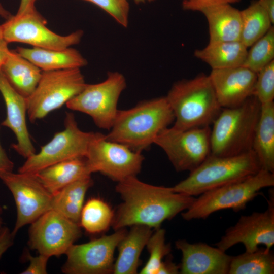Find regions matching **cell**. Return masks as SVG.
<instances>
[{"instance_id": "42", "label": "cell", "mask_w": 274, "mask_h": 274, "mask_svg": "<svg viewBox=\"0 0 274 274\" xmlns=\"http://www.w3.org/2000/svg\"><path fill=\"white\" fill-rule=\"evenodd\" d=\"M37 1L21 0L19 8L16 13H22L36 9L35 3Z\"/></svg>"}, {"instance_id": "43", "label": "cell", "mask_w": 274, "mask_h": 274, "mask_svg": "<svg viewBox=\"0 0 274 274\" xmlns=\"http://www.w3.org/2000/svg\"><path fill=\"white\" fill-rule=\"evenodd\" d=\"M12 16L13 15L6 9L0 2V17L6 20Z\"/></svg>"}, {"instance_id": "2", "label": "cell", "mask_w": 274, "mask_h": 274, "mask_svg": "<svg viewBox=\"0 0 274 274\" xmlns=\"http://www.w3.org/2000/svg\"><path fill=\"white\" fill-rule=\"evenodd\" d=\"M174 120L165 96L142 101L129 109L118 110L106 138L142 153Z\"/></svg>"}, {"instance_id": "45", "label": "cell", "mask_w": 274, "mask_h": 274, "mask_svg": "<svg viewBox=\"0 0 274 274\" xmlns=\"http://www.w3.org/2000/svg\"><path fill=\"white\" fill-rule=\"evenodd\" d=\"M154 1L155 0H134V2L136 4H142V3H145L147 2H152Z\"/></svg>"}, {"instance_id": "40", "label": "cell", "mask_w": 274, "mask_h": 274, "mask_svg": "<svg viewBox=\"0 0 274 274\" xmlns=\"http://www.w3.org/2000/svg\"><path fill=\"white\" fill-rule=\"evenodd\" d=\"M8 48V43L4 39L0 25V67L5 61L10 52Z\"/></svg>"}, {"instance_id": "39", "label": "cell", "mask_w": 274, "mask_h": 274, "mask_svg": "<svg viewBox=\"0 0 274 274\" xmlns=\"http://www.w3.org/2000/svg\"><path fill=\"white\" fill-rule=\"evenodd\" d=\"M180 273V265L174 263L168 257L161 262L157 274H177Z\"/></svg>"}, {"instance_id": "8", "label": "cell", "mask_w": 274, "mask_h": 274, "mask_svg": "<svg viewBox=\"0 0 274 274\" xmlns=\"http://www.w3.org/2000/svg\"><path fill=\"white\" fill-rule=\"evenodd\" d=\"M64 125V129L55 133L48 143L41 147L39 153L26 158L18 172L35 174L54 164L86 157L91 143L102 134L81 130L72 113H66Z\"/></svg>"}, {"instance_id": "3", "label": "cell", "mask_w": 274, "mask_h": 274, "mask_svg": "<svg viewBox=\"0 0 274 274\" xmlns=\"http://www.w3.org/2000/svg\"><path fill=\"white\" fill-rule=\"evenodd\" d=\"M165 97L175 117L173 126L181 130L210 126L222 109L204 73L175 82Z\"/></svg>"}, {"instance_id": "29", "label": "cell", "mask_w": 274, "mask_h": 274, "mask_svg": "<svg viewBox=\"0 0 274 274\" xmlns=\"http://www.w3.org/2000/svg\"><path fill=\"white\" fill-rule=\"evenodd\" d=\"M114 215L108 203L100 198L93 197L84 204L79 224L89 233H100L111 226Z\"/></svg>"}, {"instance_id": "38", "label": "cell", "mask_w": 274, "mask_h": 274, "mask_svg": "<svg viewBox=\"0 0 274 274\" xmlns=\"http://www.w3.org/2000/svg\"><path fill=\"white\" fill-rule=\"evenodd\" d=\"M1 126L0 124V132ZM14 166V163L8 156L0 141V175L5 173L13 172Z\"/></svg>"}, {"instance_id": "32", "label": "cell", "mask_w": 274, "mask_h": 274, "mask_svg": "<svg viewBox=\"0 0 274 274\" xmlns=\"http://www.w3.org/2000/svg\"><path fill=\"white\" fill-rule=\"evenodd\" d=\"M165 233L164 229L159 227L152 233L146 246L149 257L140 273L157 274L164 258L169 254L171 247L165 243Z\"/></svg>"}, {"instance_id": "12", "label": "cell", "mask_w": 274, "mask_h": 274, "mask_svg": "<svg viewBox=\"0 0 274 274\" xmlns=\"http://www.w3.org/2000/svg\"><path fill=\"white\" fill-rule=\"evenodd\" d=\"M0 179L11 192L16 204L17 218L12 231L15 236L21 228L51 210L52 195L35 174L7 172L0 175Z\"/></svg>"}, {"instance_id": "17", "label": "cell", "mask_w": 274, "mask_h": 274, "mask_svg": "<svg viewBox=\"0 0 274 274\" xmlns=\"http://www.w3.org/2000/svg\"><path fill=\"white\" fill-rule=\"evenodd\" d=\"M209 76L222 108L239 106L254 95L257 73L246 67L212 70Z\"/></svg>"}, {"instance_id": "27", "label": "cell", "mask_w": 274, "mask_h": 274, "mask_svg": "<svg viewBox=\"0 0 274 274\" xmlns=\"http://www.w3.org/2000/svg\"><path fill=\"white\" fill-rule=\"evenodd\" d=\"M93 183L90 176L64 187L52 194L51 209L79 224L86 194Z\"/></svg>"}, {"instance_id": "46", "label": "cell", "mask_w": 274, "mask_h": 274, "mask_svg": "<svg viewBox=\"0 0 274 274\" xmlns=\"http://www.w3.org/2000/svg\"><path fill=\"white\" fill-rule=\"evenodd\" d=\"M122 1H127V0H122Z\"/></svg>"}, {"instance_id": "21", "label": "cell", "mask_w": 274, "mask_h": 274, "mask_svg": "<svg viewBox=\"0 0 274 274\" xmlns=\"http://www.w3.org/2000/svg\"><path fill=\"white\" fill-rule=\"evenodd\" d=\"M15 51L42 71L81 68L88 64L83 56L71 47L54 50L18 47Z\"/></svg>"}, {"instance_id": "34", "label": "cell", "mask_w": 274, "mask_h": 274, "mask_svg": "<svg viewBox=\"0 0 274 274\" xmlns=\"http://www.w3.org/2000/svg\"><path fill=\"white\" fill-rule=\"evenodd\" d=\"M91 3L109 14L119 24L124 27L128 25L129 6L122 0H82Z\"/></svg>"}, {"instance_id": "5", "label": "cell", "mask_w": 274, "mask_h": 274, "mask_svg": "<svg viewBox=\"0 0 274 274\" xmlns=\"http://www.w3.org/2000/svg\"><path fill=\"white\" fill-rule=\"evenodd\" d=\"M261 169L252 150L236 155H210L189 176L173 187L178 193L194 196L244 180Z\"/></svg>"}, {"instance_id": "7", "label": "cell", "mask_w": 274, "mask_h": 274, "mask_svg": "<svg viewBox=\"0 0 274 274\" xmlns=\"http://www.w3.org/2000/svg\"><path fill=\"white\" fill-rule=\"evenodd\" d=\"M86 84L80 68L42 71L35 91L26 98L29 121L34 123L59 109Z\"/></svg>"}, {"instance_id": "44", "label": "cell", "mask_w": 274, "mask_h": 274, "mask_svg": "<svg viewBox=\"0 0 274 274\" xmlns=\"http://www.w3.org/2000/svg\"><path fill=\"white\" fill-rule=\"evenodd\" d=\"M3 209L2 207L1 204H0V230L2 228V227L4 226L3 225Z\"/></svg>"}, {"instance_id": "26", "label": "cell", "mask_w": 274, "mask_h": 274, "mask_svg": "<svg viewBox=\"0 0 274 274\" xmlns=\"http://www.w3.org/2000/svg\"><path fill=\"white\" fill-rule=\"evenodd\" d=\"M248 48L241 41L216 42L195 50L194 55L212 70L224 69L242 66Z\"/></svg>"}, {"instance_id": "15", "label": "cell", "mask_w": 274, "mask_h": 274, "mask_svg": "<svg viewBox=\"0 0 274 274\" xmlns=\"http://www.w3.org/2000/svg\"><path fill=\"white\" fill-rule=\"evenodd\" d=\"M79 224L51 209L30 224L28 244L49 257L65 254L82 234Z\"/></svg>"}, {"instance_id": "18", "label": "cell", "mask_w": 274, "mask_h": 274, "mask_svg": "<svg viewBox=\"0 0 274 274\" xmlns=\"http://www.w3.org/2000/svg\"><path fill=\"white\" fill-rule=\"evenodd\" d=\"M182 253L181 274H228L232 256L206 243H190L185 239L175 243Z\"/></svg>"}, {"instance_id": "25", "label": "cell", "mask_w": 274, "mask_h": 274, "mask_svg": "<svg viewBox=\"0 0 274 274\" xmlns=\"http://www.w3.org/2000/svg\"><path fill=\"white\" fill-rule=\"evenodd\" d=\"M252 150L261 169L274 173V102L261 104Z\"/></svg>"}, {"instance_id": "28", "label": "cell", "mask_w": 274, "mask_h": 274, "mask_svg": "<svg viewBox=\"0 0 274 274\" xmlns=\"http://www.w3.org/2000/svg\"><path fill=\"white\" fill-rule=\"evenodd\" d=\"M240 13L242 21L240 41L249 48L263 37L273 23L257 0L252 1L246 8L240 10Z\"/></svg>"}, {"instance_id": "36", "label": "cell", "mask_w": 274, "mask_h": 274, "mask_svg": "<svg viewBox=\"0 0 274 274\" xmlns=\"http://www.w3.org/2000/svg\"><path fill=\"white\" fill-rule=\"evenodd\" d=\"M29 262L28 266L21 273L22 274H46L49 257L40 254L33 256L29 253L26 254Z\"/></svg>"}, {"instance_id": "35", "label": "cell", "mask_w": 274, "mask_h": 274, "mask_svg": "<svg viewBox=\"0 0 274 274\" xmlns=\"http://www.w3.org/2000/svg\"><path fill=\"white\" fill-rule=\"evenodd\" d=\"M241 0H182V9L185 11L201 12L203 10L221 5L232 4Z\"/></svg>"}, {"instance_id": "24", "label": "cell", "mask_w": 274, "mask_h": 274, "mask_svg": "<svg viewBox=\"0 0 274 274\" xmlns=\"http://www.w3.org/2000/svg\"><path fill=\"white\" fill-rule=\"evenodd\" d=\"M91 174L86 157H81L54 164L35 175L52 195L73 182L91 176Z\"/></svg>"}, {"instance_id": "4", "label": "cell", "mask_w": 274, "mask_h": 274, "mask_svg": "<svg viewBox=\"0 0 274 274\" xmlns=\"http://www.w3.org/2000/svg\"><path fill=\"white\" fill-rule=\"evenodd\" d=\"M260 111L255 95L239 106L222 108L211 128V154L229 156L252 150Z\"/></svg>"}, {"instance_id": "9", "label": "cell", "mask_w": 274, "mask_h": 274, "mask_svg": "<svg viewBox=\"0 0 274 274\" xmlns=\"http://www.w3.org/2000/svg\"><path fill=\"white\" fill-rule=\"evenodd\" d=\"M126 87V81L123 74L117 71L109 72L104 81L86 84L65 105L69 109L89 115L99 128L110 130L118 111L119 97Z\"/></svg>"}, {"instance_id": "16", "label": "cell", "mask_w": 274, "mask_h": 274, "mask_svg": "<svg viewBox=\"0 0 274 274\" xmlns=\"http://www.w3.org/2000/svg\"><path fill=\"white\" fill-rule=\"evenodd\" d=\"M267 209L242 216L234 225L228 228L216 247L225 252L235 245L243 244L246 252H253L263 245L267 251L274 245V197L270 194Z\"/></svg>"}, {"instance_id": "19", "label": "cell", "mask_w": 274, "mask_h": 274, "mask_svg": "<svg viewBox=\"0 0 274 274\" xmlns=\"http://www.w3.org/2000/svg\"><path fill=\"white\" fill-rule=\"evenodd\" d=\"M0 93L5 104L6 116L1 125L10 129L16 138L12 148L24 158L36 153L26 123V98L10 85L0 70Z\"/></svg>"}, {"instance_id": "20", "label": "cell", "mask_w": 274, "mask_h": 274, "mask_svg": "<svg viewBox=\"0 0 274 274\" xmlns=\"http://www.w3.org/2000/svg\"><path fill=\"white\" fill-rule=\"evenodd\" d=\"M130 227L118 245V254L114 262L113 273H138L141 254L153 233L152 228L144 225Z\"/></svg>"}, {"instance_id": "10", "label": "cell", "mask_w": 274, "mask_h": 274, "mask_svg": "<svg viewBox=\"0 0 274 274\" xmlns=\"http://www.w3.org/2000/svg\"><path fill=\"white\" fill-rule=\"evenodd\" d=\"M47 21L36 9L16 13L1 25L3 36L8 43L29 44L33 47L62 50L79 44L83 36L82 30L62 36L49 29Z\"/></svg>"}, {"instance_id": "30", "label": "cell", "mask_w": 274, "mask_h": 274, "mask_svg": "<svg viewBox=\"0 0 274 274\" xmlns=\"http://www.w3.org/2000/svg\"><path fill=\"white\" fill-rule=\"evenodd\" d=\"M274 255L271 250L258 249L232 256L228 274H273Z\"/></svg>"}, {"instance_id": "33", "label": "cell", "mask_w": 274, "mask_h": 274, "mask_svg": "<svg viewBox=\"0 0 274 274\" xmlns=\"http://www.w3.org/2000/svg\"><path fill=\"white\" fill-rule=\"evenodd\" d=\"M254 95L261 104L273 101L274 60L257 73Z\"/></svg>"}, {"instance_id": "37", "label": "cell", "mask_w": 274, "mask_h": 274, "mask_svg": "<svg viewBox=\"0 0 274 274\" xmlns=\"http://www.w3.org/2000/svg\"><path fill=\"white\" fill-rule=\"evenodd\" d=\"M14 236L12 231L4 226L0 230V259L4 254L13 245Z\"/></svg>"}, {"instance_id": "23", "label": "cell", "mask_w": 274, "mask_h": 274, "mask_svg": "<svg viewBox=\"0 0 274 274\" xmlns=\"http://www.w3.org/2000/svg\"><path fill=\"white\" fill-rule=\"evenodd\" d=\"M0 70L12 87L26 98L35 91L42 73L40 68L13 50Z\"/></svg>"}, {"instance_id": "22", "label": "cell", "mask_w": 274, "mask_h": 274, "mask_svg": "<svg viewBox=\"0 0 274 274\" xmlns=\"http://www.w3.org/2000/svg\"><path fill=\"white\" fill-rule=\"evenodd\" d=\"M201 13L208 23L209 42L240 41V10L225 4L205 9Z\"/></svg>"}, {"instance_id": "31", "label": "cell", "mask_w": 274, "mask_h": 274, "mask_svg": "<svg viewBox=\"0 0 274 274\" xmlns=\"http://www.w3.org/2000/svg\"><path fill=\"white\" fill-rule=\"evenodd\" d=\"M250 48L242 66L257 73L274 60L273 26Z\"/></svg>"}, {"instance_id": "41", "label": "cell", "mask_w": 274, "mask_h": 274, "mask_svg": "<svg viewBox=\"0 0 274 274\" xmlns=\"http://www.w3.org/2000/svg\"><path fill=\"white\" fill-rule=\"evenodd\" d=\"M260 7L270 17L272 23H274V0H257Z\"/></svg>"}, {"instance_id": "1", "label": "cell", "mask_w": 274, "mask_h": 274, "mask_svg": "<svg viewBox=\"0 0 274 274\" xmlns=\"http://www.w3.org/2000/svg\"><path fill=\"white\" fill-rule=\"evenodd\" d=\"M116 191L122 201L114 213L111 225L114 230L136 225L157 229L188 209L195 199L175 192L173 187L149 184L136 176L117 182Z\"/></svg>"}, {"instance_id": "13", "label": "cell", "mask_w": 274, "mask_h": 274, "mask_svg": "<svg viewBox=\"0 0 274 274\" xmlns=\"http://www.w3.org/2000/svg\"><path fill=\"white\" fill-rule=\"evenodd\" d=\"M126 228L81 244H73L65 255L61 268L65 274H108L113 273L114 255L120 241L127 232Z\"/></svg>"}, {"instance_id": "14", "label": "cell", "mask_w": 274, "mask_h": 274, "mask_svg": "<svg viewBox=\"0 0 274 274\" xmlns=\"http://www.w3.org/2000/svg\"><path fill=\"white\" fill-rule=\"evenodd\" d=\"M86 158L92 173L99 172L117 182L136 176L144 160L141 153L109 141L103 134L91 143Z\"/></svg>"}, {"instance_id": "6", "label": "cell", "mask_w": 274, "mask_h": 274, "mask_svg": "<svg viewBox=\"0 0 274 274\" xmlns=\"http://www.w3.org/2000/svg\"><path fill=\"white\" fill-rule=\"evenodd\" d=\"M274 186V173L261 169L256 174L240 181L222 186L195 198L190 207L181 213L187 221L205 219L224 209L238 212L260 194L264 188Z\"/></svg>"}, {"instance_id": "11", "label": "cell", "mask_w": 274, "mask_h": 274, "mask_svg": "<svg viewBox=\"0 0 274 274\" xmlns=\"http://www.w3.org/2000/svg\"><path fill=\"white\" fill-rule=\"evenodd\" d=\"M210 126L186 130L168 127L154 144L164 151L176 170L190 172L210 155Z\"/></svg>"}]
</instances>
